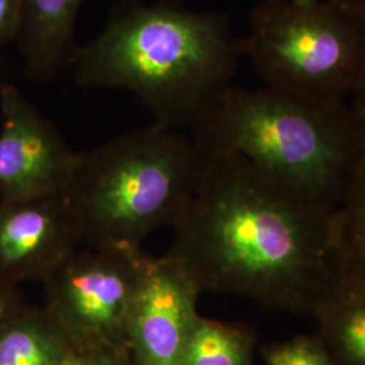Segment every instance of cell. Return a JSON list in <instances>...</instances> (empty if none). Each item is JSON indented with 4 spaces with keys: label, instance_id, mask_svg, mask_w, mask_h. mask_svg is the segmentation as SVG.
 Instances as JSON below:
<instances>
[{
    "label": "cell",
    "instance_id": "obj_6",
    "mask_svg": "<svg viewBox=\"0 0 365 365\" xmlns=\"http://www.w3.org/2000/svg\"><path fill=\"white\" fill-rule=\"evenodd\" d=\"M141 248H80L42 284L43 312L78 354H123L148 261Z\"/></svg>",
    "mask_w": 365,
    "mask_h": 365
},
{
    "label": "cell",
    "instance_id": "obj_17",
    "mask_svg": "<svg viewBox=\"0 0 365 365\" xmlns=\"http://www.w3.org/2000/svg\"><path fill=\"white\" fill-rule=\"evenodd\" d=\"M25 306L16 286L0 280V327Z\"/></svg>",
    "mask_w": 365,
    "mask_h": 365
},
{
    "label": "cell",
    "instance_id": "obj_20",
    "mask_svg": "<svg viewBox=\"0 0 365 365\" xmlns=\"http://www.w3.org/2000/svg\"><path fill=\"white\" fill-rule=\"evenodd\" d=\"M352 98V105L351 106H352L353 110L365 122V72L356 91L353 93Z\"/></svg>",
    "mask_w": 365,
    "mask_h": 365
},
{
    "label": "cell",
    "instance_id": "obj_14",
    "mask_svg": "<svg viewBox=\"0 0 365 365\" xmlns=\"http://www.w3.org/2000/svg\"><path fill=\"white\" fill-rule=\"evenodd\" d=\"M252 348L253 336L247 327L197 315L182 365H252Z\"/></svg>",
    "mask_w": 365,
    "mask_h": 365
},
{
    "label": "cell",
    "instance_id": "obj_4",
    "mask_svg": "<svg viewBox=\"0 0 365 365\" xmlns=\"http://www.w3.org/2000/svg\"><path fill=\"white\" fill-rule=\"evenodd\" d=\"M205 152L191 137L153 123L78 152L63 197L92 248H141L173 226L195 190Z\"/></svg>",
    "mask_w": 365,
    "mask_h": 365
},
{
    "label": "cell",
    "instance_id": "obj_5",
    "mask_svg": "<svg viewBox=\"0 0 365 365\" xmlns=\"http://www.w3.org/2000/svg\"><path fill=\"white\" fill-rule=\"evenodd\" d=\"M244 54L265 87L345 102L365 72V25L331 0H261L249 14Z\"/></svg>",
    "mask_w": 365,
    "mask_h": 365
},
{
    "label": "cell",
    "instance_id": "obj_18",
    "mask_svg": "<svg viewBox=\"0 0 365 365\" xmlns=\"http://www.w3.org/2000/svg\"><path fill=\"white\" fill-rule=\"evenodd\" d=\"M60 365H125L122 354H78L69 356Z\"/></svg>",
    "mask_w": 365,
    "mask_h": 365
},
{
    "label": "cell",
    "instance_id": "obj_15",
    "mask_svg": "<svg viewBox=\"0 0 365 365\" xmlns=\"http://www.w3.org/2000/svg\"><path fill=\"white\" fill-rule=\"evenodd\" d=\"M265 365H336L317 334L297 336L262 349Z\"/></svg>",
    "mask_w": 365,
    "mask_h": 365
},
{
    "label": "cell",
    "instance_id": "obj_12",
    "mask_svg": "<svg viewBox=\"0 0 365 365\" xmlns=\"http://www.w3.org/2000/svg\"><path fill=\"white\" fill-rule=\"evenodd\" d=\"M72 354L43 309L25 306L0 327V365H60Z\"/></svg>",
    "mask_w": 365,
    "mask_h": 365
},
{
    "label": "cell",
    "instance_id": "obj_19",
    "mask_svg": "<svg viewBox=\"0 0 365 365\" xmlns=\"http://www.w3.org/2000/svg\"><path fill=\"white\" fill-rule=\"evenodd\" d=\"M365 25V0H331Z\"/></svg>",
    "mask_w": 365,
    "mask_h": 365
},
{
    "label": "cell",
    "instance_id": "obj_13",
    "mask_svg": "<svg viewBox=\"0 0 365 365\" xmlns=\"http://www.w3.org/2000/svg\"><path fill=\"white\" fill-rule=\"evenodd\" d=\"M339 286H365V146L344 202L333 214Z\"/></svg>",
    "mask_w": 365,
    "mask_h": 365
},
{
    "label": "cell",
    "instance_id": "obj_8",
    "mask_svg": "<svg viewBox=\"0 0 365 365\" xmlns=\"http://www.w3.org/2000/svg\"><path fill=\"white\" fill-rule=\"evenodd\" d=\"M200 288L168 253L148 257L131 306L128 341L135 365H182Z\"/></svg>",
    "mask_w": 365,
    "mask_h": 365
},
{
    "label": "cell",
    "instance_id": "obj_16",
    "mask_svg": "<svg viewBox=\"0 0 365 365\" xmlns=\"http://www.w3.org/2000/svg\"><path fill=\"white\" fill-rule=\"evenodd\" d=\"M21 25V0H0V45L16 39Z\"/></svg>",
    "mask_w": 365,
    "mask_h": 365
},
{
    "label": "cell",
    "instance_id": "obj_9",
    "mask_svg": "<svg viewBox=\"0 0 365 365\" xmlns=\"http://www.w3.org/2000/svg\"><path fill=\"white\" fill-rule=\"evenodd\" d=\"M83 235L63 195L0 202V280L43 283L81 248Z\"/></svg>",
    "mask_w": 365,
    "mask_h": 365
},
{
    "label": "cell",
    "instance_id": "obj_7",
    "mask_svg": "<svg viewBox=\"0 0 365 365\" xmlns=\"http://www.w3.org/2000/svg\"><path fill=\"white\" fill-rule=\"evenodd\" d=\"M0 202L63 195L78 152L10 84L0 90Z\"/></svg>",
    "mask_w": 365,
    "mask_h": 365
},
{
    "label": "cell",
    "instance_id": "obj_1",
    "mask_svg": "<svg viewBox=\"0 0 365 365\" xmlns=\"http://www.w3.org/2000/svg\"><path fill=\"white\" fill-rule=\"evenodd\" d=\"M333 214L242 157L205 152L195 190L172 226L168 255L202 292L314 315L339 284Z\"/></svg>",
    "mask_w": 365,
    "mask_h": 365
},
{
    "label": "cell",
    "instance_id": "obj_11",
    "mask_svg": "<svg viewBox=\"0 0 365 365\" xmlns=\"http://www.w3.org/2000/svg\"><path fill=\"white\" fill-rule=\"evenodd\" d=\"M313 317L336 365H365V286L337 284Z\"/></svg>",
    "mask_w": 365,
    "mask_h": 365
},
{
    "label": "cell",
    "instance_id": "obj_3",
    "mask_svg": "<svg viewBox=\"0 0 365 365\" xmlns=\"http://www.w3.org/2000/svg\"><path fill=\"white\" fill-rule=\"evenodd\" d=\"M190 129L202 150L242 157L265 178L329 211L344 202L365 146V122L346 102L269 87L229 86Z\"/></svg>",
    "mask_w": 365,
    "mask_h": 365
},
{
    "label": "cell",
    "instance_id": "obj_21",
    "mask_svg": "<svg viewBox=\"0 0 365 365\" xmlns=\"http://www.w3.org/2000/svg\"><path fill=\"white\" fill-rule=\"evenodd\" d=\"M295 4H299V6H309V4H313L317 0H289Z\"/></svg>",
    "mask_w": 365,
    "mask_h": 365
},
{
    "label": "cell",
    "instance_id": "obj_10",
    "mask_svg": "<svg viewBox=\"0 0 365 365\" xmlns=\"http://www.w3.org/2000/svg\"><path fill=\"white\" fill-rule=\"evenodd\" d=\"M84 0H21V25L15 42L27 78L52 81L68 69L78 45L75 25Z\"/></svg>",
    "mask_w": 365,
    "mask_h": 365
},
{
    "label": "cell",
    "instance_id": "obj_2",
    "mask_svg": "<svg viewBox=\"0 0 365 365\" xmlns=\"http://www.w3.org/2000/svg\"><path fill=\"white\" fill-rule=\"evenodd\" d=\"M244 41L227 15L176 0H117L68 69L81 87L131 92L155 123L179 130L233 84Z\"/></svg>",
    "mask_w": 365,
    "mask_h": 365
}]
</instances>
